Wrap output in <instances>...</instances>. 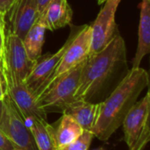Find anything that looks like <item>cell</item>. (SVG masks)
<instances>
[{
	"label": "cell",
	"mask_w": 150,
	"mask_h": 150,
	"mask_svg": "<svg viewBox=\"0 0 150 150\" xmlns=\"http://www.w3.org/2000/svg\"><path fill=\"white\" fill-rule=\"evenodd\" d=\"M4 86H3V82L1 80V78H0V100H3L4 98Z\"/></svg>",
	"instance_id": "603a6c76"
},
{
	"label": "cell",
	"mask_w": 150,
	"mask_h": 150,
	"mask_svg": "<svg viewBox=\"0 0 150 150\" xmlns=\"http://www.w3.org/2000/svg\"><path fill=\"white\" fill-rule=\"evenodd\" d=\"M3 110H4V99L0 100V121H1L2 114H3Z\"/></svg>",
	"instance_id": "cb8c5ba5"
},
{
	"label": "cell",
	"mask_w": 150,
	"mask_h": 150,
	"mask_svg": "<svg viewBox=\"0 0 150 150\" xmlns=\"http://www.w3.org/2000/svg\"><path fill=\"white\" fill-rule=\"evenodd\" d=\"M149 85V76L145 69L128 70L109 95L99 103L98 114L91 130L94 137L102 141H108L121 126L125 117Z\"/></svg>",
	"instance_id": "7a4b0ae2"
},
{
	"label": "cell",
	"mask_w": 150,
	"mask_h": 150,
	"mask_svg": "<svg viewBox=\"0 0 150 150\" xmlns=\"http://www.w3.org/2000/svg\"><path fill=\"white\" fill-rule=\"evenodd\" d=\"M0 78L6 93L28 124L31 120H47V113L39 106L35 96L20 80L4 54L0 57Z\"/></svg>",
	"instance_id": "3957f363"
},
{
	"label": "cell",
	"mask_w": 150,
	"mask_h": 150,
	"mask_svg": "<svg viewBox=\"0 0 150 150\" xmlns=\"http://www.w3.org/2000/svg\"><path fill=\"white\" fill-rule=\"evenodd\" d=\"M150 94L137 101L122 122L124 141L128 150H143L150 140Z\"/></svg>",
	"instance_id": "5b68a950"
},
{
	"label": "cell",
	"mask_w": 150,
	"mask_h": 150,
	"mask_svg": "<svg viewBox=\"0 0 150 150\" xmlns=\"http://www.w3.org/2000/svg\"><path fill=\"white\" fill-rule=\"evenodd\" d=\"M50 0H37V4H38V11L39 14L42 13L47 6V4H48Z\"/></svg>",
	"instance_id": "7402d4cb"
},
{
	"label": "cell",
	"mask_w": 150,
	"mask_h": 150,
	"mask_svg": "<svg viewBox=\"0 0 150 150\" xmlns=\"http://www.w3.org/2000/svg\"><path fill=\"white\" fill-rule=\"evenodd\" d=\"M16 0H0V13L5 16Z\"/></svg>",
	"instance_id": "44dd1931"
},
{
	"label": "cell",
	"mask_w": 150,
	"mask_h": 150,
	"mask_svg": "<svg viewBox=\"0 0 150 150\" xmlns=\"http://www.w3.org/2000/svg\"><path fill=\"white\" fill-rule=\"evenodd\" d=\"M97 150H104L103 149H97Z\"/></svg>",
	"instance_id": "484cf974"
},
{
	"label": "cell",
	"mask_w": 150,
	"mask_h": 150,
	"mask_svg": "<svg viewBox=\"0 0 150 150\" xmlns=\"http://www.w3.org/2000/svg\"><path fill=\"white\" fill-rule=\"evenodd\" d=\"M79 28V27H78ZM77 28V30H78ZM77 30H72L69 38L65 42V43L54 54L44 57L41 61H37L36 65L29 74V76L25 80V85L29 88V90L33 93V95L37 96L40 88L42 85L48 80L51 74L54 72L55 68L57 67L64 51L69 46V42L75 36Z\"/></svg>",
	"instance_id": "30bf717a"
},
{
	"label": "cell",
	"mask_w": 150,
	"mask_h": 150,
	"mask_svg": "<svg viewBox=\"0 0 150 150\" xmlns=\"http://www.w3.org/2000/svg\"><path fill=\"white\" fill-rule=\"evenodd\" d=\"M138 45L132 68L140 67L142 59L150 52V0H142L140 5Z\"/></svg>",
	"instance_id": "7c38bea8"
},
{
	"label": "cell",
	"mask_w": 150,
	"mask_h": 150,
	"mask_svg": "<svg viewBox=\"0 0 150 150\" xmlns=\"http://www.w3.org/2000/svg\"><path fill=\"white\" fill-rule=\"evenodd\" d=\"M0 130L18 150H38L27 124L6 93L4 98Z\"/></svg>",
	"instance_id": "52a82bcc"
},
{
	"label": "cell",
	"mask_w": 150,
	"mask_h": 150,
	"mask_svg": "<svg viewBox=\"0 0 150 150\" xmlns=\"http://www.w3.org/2000/svg\"><path fill=\"white\" fill-rule=\"evenodd\" d=\"M4 17L3 14L0 13V57L2 56L4 49V43H5V34H4Z\"/></svg>",
	"instance_id": "ffe728a7"
},
{
	"label": "cell",
	"mask_w": 150,
	"mask_h": 150,
	"mask_svg": "<svg viewBox=\"0 0 150 150\" xmlns=\"http://www.w3.org/2000/svg\"><path fill=\"white\" fill-rule=\"evenodd\" d=\"M91 26L89 25H84L78 28L64 51L57 67L40 88L36 99L59 77L86 60L91 48Z\"/></svg>",
	"instance_id": "8992f818"
},
{
	"label": "cell",
	"mask_w": 150,
	"mask_h": 150,
	"mask_svg": "<svg viewBox=\"0 0 150 150\" xmlns=\"http://www.w3.org/2000/svg\"><path fill=\"white\" fill-rule=\"evenodd\" d=\"M38 150H57L55 128L47 120H31L27 124Z\"/></svg>",
	"instance_id": "2e32d148"
},
{
	"label": "cell",
	"mask_w": 150,
	"mask_h": 150,
	"mask_svg": "<svg viewBox=\"0 0 150 150\" xmlns=\"http://www.w3.org/2000/svg\"><path fill=\"white\" fill-rule=\"evenodd\" d=\"M8 13L11 22L9 30L23 40L40 15L37 0H16Z\"/></svg>",
	"instance_id": "8fae6325"
},
{
	"label": "cell",
	"mask_w": 150,
	"mask_h": 150,
	"mask_svg": "<svg viewBox=\"0 0 150 150\" xmlns=\"http://www.w3.org/2000/svg\"><path fill=\"white\" fill-rule=\"evenodd\" d=\"M83 129L69 115L62 113L59 125L55 129L58 148L67 146L77 140L83 133Z\"/></svg>",
	"instance_id": "e0dca14e"
},
{
	"label": "cell",
	"mask_w": 150,
	"mask_h": 150,
	"mask_svg": "<svg viewBox=\"0 0 150 150\" xmlns=\"http://www.w3.org/2000/svg\"></svg>",
	"instance_id": "4316f807"
},
{
	"label": "cell",
	"mask_w": 150,
	"mask_h": 150,
	"mask_svg": "<svg viewBox=\"0 0 150 150\" xmlns=\"http://www.w3.org/2000/svg\"><path fill=\"white\" fill-rule=\"evenodd\" d=\"M122 0H106L93 24L91 26V57L101 51L117 33L115 15Z\"/></svg>",
	"instance_id": "ba28073f"
},
{
	"label": "cell",
	"mask_w": 150,
	"mask_h": 150,
	"mask_svg": "<svg viewBox=\"0 0 150 150\" xmlns=\"http://www.w3.org/2000/svg\"><path fill=\"white\" fill-rule=\"evenodd\" d=\"M105 1H106V0H98V4H104Z\"/></svg>",
	"instance_id": "d4e9b609"
},
{
	"label": "cell",
	"mask_w": 150,
	"mask_h": 150,
	"mask_svg": "<svg viewBox=\"0 0 150 150\" xmlns=\"http://www.w3.org/2000/svg\"><path fill=\"white\" fill-rule=\"evenodd\" d=\"M124 71H128L127 48L124 39L117 32L101 51L88 57L83 62L74 101L94 103L104 101L108 86H112L115 79L122 80Z\"/></svg>",
	"instance_id": "6da1fadb"
},
{
	"label": "cell",
	"mask_w": 150,
	"mask_h": 150,
	"mask_svg": "<svg viewBox=\"0 0 150 150\" xmlns=\"http://www.w3.org/2000/svg\"><path fill=\"white\" fill-rule=\"evenodd\" d=\"M0 150H18L12 142L0 130Z\"/></svg>",
	"instance_id": "d6986e66"
},
{
	"label": "cell",
	"mask_w": 150,
	"mask_h": 150,
	"mask_svg": "<svg viewBox=\"0 0 150 150\" xmlns=\"http://www.w3.org/2000/svg\"><path fill=\"white\" fill-rule=\"evenodd\" d=\"M83 62L69 70L54 80L40 95L37 97L39 106L48 112H63L74 101Z\"/></svg>",
	"instance_id": "277c9868"
},
{
	"label": "cell",
	"mask_w": 150,
	"mask_h": 150,
	"mask_svg": "<svg viewBox=\"0 0 150 150\" xmlns=\"http://www.w3.org/2000/svg\"><path fill=\"white\" fill-rule=\"evenodd\" d=\"M47 30L54 31L70 24L73 11L68 0H50L44 11Z\"/></svg>",
	"instance_id": "5bb4252c"
},
{
	"label": "cell",
	"mask_w": 150,
	"mask_h": 150,
	"mask_svg": "<svg viewBox=\"0 0 150 150\" xmlns=\"http://www.w3.org/2000/svg\"><path fill=\"white\" fill-rule=\"evenodd\" d=\"M3 54L16 74L24 81L37 64V61H34L28 57L24 47L23 40L10 30L5 35Z\"/></svg>",
	"instance_id": "9c48e42d"
},
{
	"label": "cell",
	"mask_w": 150,
	"mask_h": 150,
	"mask_svg": "<svg viewBox=\"0 0 150 150\" xmlns=\"http://www.w3.org/2000/svg\"><path fill=\"white\" fill-rule=\"evenodd\" d=\"M98 108L99 103L77 100L69 104L62 113L70 116L84 131L91 132L98 114Z\"/></svg>",
	"instance_id": "4fadbf2b"
},
{
	"label": "cell",
	"mask_w": 150,
	"mask_h": 150,
	"mask_svg": "<svg viewBox=\"0 0 150 150\" xmlns=\"http://www.w3.org/2000/svg\"><path fill=\"white\" fill-rule=\"evenodd\" d=\"M93 138L94 134L91 131H83V134L77 140L67 146L58 148L57 150H88Z\"/></svg>",
	"instance_id": "ac0fdd59"
},
{
	"label": "cell",
	"mask_w": 150,
	"mask_h": 150,
	"mask_svg": "<svg viewBox=\"0 0 150 150\" xmlns=\"http://www.w3.org/2000/svg\"><path fill=\"white\" fill-rule=\"evenodd\" d=\"M47 30V27L46 24L44 13L42 12L39 15L33 25L23 38V43L26 53L28 57L34 61H38V59L40 58L44 43V37Z\"/></svg>",
	"instance_id": "9a60e30c"
}]
</instances>
